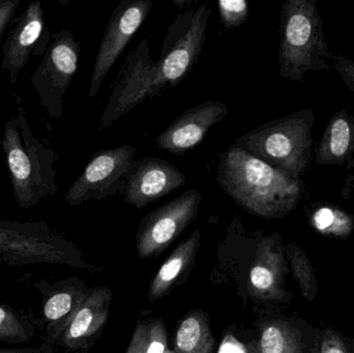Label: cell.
<instances>
[{
  "label": "cell",
  "mask_w": 354,
  "mask_h": 353,
  "mask_svg": "<svg viewBox=\"0 0 354 353\" xmlns=\"http://www.w3.org/2000/svg\"><path fill=\"white\" fill-rule=\"evenodd\" d=\"M136 153V147L132 145L97 151L68 189L64 197L66 204L78 207L88 201L115 196L118 193L124 194V176Z\"/></svg>",
  "instance_id": "obj_8"
},
{
  "label": "cell",
  "mask_w": 354,
  "mask_h": 353,
  "mask_svg": "<svg viewBox=\"0 0 354 353\" xmlns=\"http://www.w3.org/2000/svg\"><path fill=\"white\" fill-rule=\"evenodd\" d=\"M218 10L226 31L241 26L249 18V3L245 0H218Z\"/></svg>",
  "instance_id": "obj_26"
},
{
  "label": "cell",
  "mask_w": 354,
  "mask_h": 353,
  "mask_svg": "<svg viewBox=\"0 0 354 353\" xmlns=\"http://www.w3.org/2000/svg\"><path fill=\"white\" fill-rule=\"evenodd\" d=\"M354 153V120L338 113L328 124L317 151L319 164L341 165Z\"/></svg>",
  "instance_id": "obj_19"
},
{
  "label": "cell",
  "mask_w": 354,
  "mask_h": 353,
  "mask_svg": "<svg viewBox=\"0 0 354 353\" xmlns=\"http://www.w3.org/2000/svg\"><path fill=\"white\" fill-rule=\"evenodd\" d=\"M228 114L227 105L218 101H207L189 108L158 135V147L176 155H185L199 145L210 128Z\"/></svg>",
  "instance_id": "obj_15"
},
{
  "label": "cell",
  "mask_w": 354,
  "mask_h": 353,
  "mask_svg": "<svg viewBox=\"0 0 354 353\" xmlns=\"http://www.w3.org/2000/svg\"><path fill=\"white\" fill-rule=\"evenodd\" d=\"M218 353H248L247 348L234 336L226 335L221 343Z\"/></svg>",
  "instance_id": "obj_30"
},
{
  "label": "cell",
  "mask_w": 354,
  "mask_h": 353,
  "mask_svg": "<svg viewBox=\"0 0 354 353\" xmlns=\"http://www.w3.org/2000/svg\"><path fill=\"white\" fill-rule=\"evenodd\" d=\"M0 263L12 267L49 263L89 271L95 269L74 244L44 221L0 220Z\"/></svg>",
  "instance_id": "obj_5"
},
{
  "label": "cell",
  "mask_w": 354,
  "mask_h": 353,
  "mask_svg": "<svg viewBox=\"0 0 354 353\" xmlns=\"http://www.w3.org/2000/svg\"><path fill=\"white\" fill-rule=\"evenodd\" d=\"M124 180V203L142 209L180 189L187 176L165 160L145 157L133 161Z\"/></svg>",
  "instance_id": "obj_13"
},
{
  "label": "cell",
  "mask_w": 354,
  "mask_h": 353,
  "mask_svg": "<svg viewBox=\"0 0 354 353\" xmlns=\"http://www.w3.org/2000/svg\"><path fill=\"white\" fill-rule=\"evenodd\" d=\"M153 0H122L104 31L91 75L88 97L99 93L108 73L153 10Z\"/></svg>",
  "instance_id": "obj_10"
},
{
  "label": "cell",
  "mask_w": 354,
  "mask_h": 353,
  "mask_svg": "<svg viewBox=\"0 0 354 353\" xmlns=\"http://www.w3.org/2000/svg\"><path fill=\"white\" fill-rule=\"evenodd\" d=\"M284 253L278 234L262 238L256 249V258L249 275L250 294L264 300L284 296Z\"/></svg>",
  "instance_id": "obj_17"
},
{
  "label": "cell",
  "mask_w": 354,
  "mask_h": 353,
  "mask_svg": "<svg viewBox=\"0 0 354 353\" xmlns=\"http://www.w3.org/2000/svg\"><path fill=\"white\" fill-rule=\"evenodd\" d=\"M55 352L56 347L45 342L35 347L0 348V353H54Z\"/></svg>",
  "instance_id": "obj_31"
},
{
  "label": "cell",
  "mask_w": 354,
  "mask_h": 353,
  "mask_svg": "<svg viewBox=\"0 0 354 353\" xmlns=\"http://www.w3.org/2000/svg\"><path fill=\"white\" fill-rule=\"evenodd\" d=\"M68 353H84V352H68Z\"/></svg>",
  "instance_id": "obj_33"
},
{
  "label": "cell",
  "mask_w": 354,
  "mask_h": 353,
  "mask_svg": "<svg viewBox=\"0 0 354 353\" xmlns=\"http://www.w3.org/2000/svg\"><path fill=\"white\" fill-rule=\"evenodd\" d=\"M155 75L156 61L151 59V41L147 37L122 64L100 120L99 131L112 126L145 99H151Z\"/></svg>",
  "instance_id": "obj_9"
},
{
  "label": "cell",
  "mask_w": 354,
  "mask_h": 353,
  "mask_svg": "<svg viewBox=\"0 0 354 353\" xmlns=\"http://www.w3.org/2000/svg\"><path fill=\"white\" fill-rule=\"evenodd\" d=\"M314 120L312 110L295 112L241 135L232 145L299 180L311 158Z\"/></svg>",
  "instance_id": "obj_4"
},
{
  "label": "cell",
  "mask_w": 354,
  "mask_h": 353,
  "mask_svg": "<svg viewBox=\"0 0 354 353\" xmlns=\"http://www.w3.org/2000/svg\"><path fill=\"white\" fill-rule=\"evenodd\" d=\"M280 76L301 81L310 70H328L334 55L311 0H287L281 10Z\"/></svg>",
  "instance_id": "obj_3"
},
{
  "label": "cell",
  "mask_w": 354,
  "mask_h": 353,
  "mask_svg": "<svg viewBox=\"0 0 354 353\" xmlns=\"http://www.w3.org/2000/svg\"><path fill=\"white\" fill-rule=\"evenodd\" d=\"M201 242L200 229H196L185 242H180L158 271L149 288V302L165 296L176 285L177 280L189 269L197 255Z\"/></svg>",
  "instance_id": "obj_18"
},
{
  "label": "cell",
  "mask_w": 354,
  "mask_h": 353,
  "mask_svg": "<svg viewBox=\"0 0 354 353\" xmlns=\"http://www.w3.org/2000/svg\"><path fill=\"white\" fill-rule=\"evenodd\" d=\"M15 95V93H12ZM18 115L4 124L0 141L6 155L15 201L21 209L37 207L57 193V153L37 138L27 120L20 97Z\"/></svg>",
  "instance_id": "obj_2"
},
{
  "label": "cell",
  "mask_w": 354,
  "mask_h": 353,
  "mask_svg": "<svg viewBox=\"0 0 354 353\" xmlns=\"http://www.w3.org/2000/svg\"><path fill=\"white\" fill-rule=\"evenodd\" d=\"M33 287L41 292V325L45 327L44 341L55 347L56 341L74 318L91 289L77 279L64 280L50 284L39 280Z\"/></svg>",
  "instance_id": "obj_14"
},
{
  "label": "cell",
  "mask_w": 354,
  "mask_h": 353,
  "mask_svg": "<svg viewBox=\"0 0 354 353\" xmlns=\"http://www.w3.org/2000/svg\"><path fill=\"white\" fill-rule=\"evenodd\" d=\"M320 353H347L344 344L338 336L328 333L324 337Z\"/></svg>",
  "instance_id": "obj_29"
},
{
  "label": "cell",
  "mask_w": 354,
  "mask_h": 353,
  "mask_svg": "<svg viewBox=\"0 0 354 353\" xmlns=\"http://www.w3.org/2000/svg\"><path fill=\"white\" fill-rule=\"evenodd\" d=\"M112 292L106 287L91 289L68 327L58 338L55 347L68 352H85L107 321Z\"/></svg>",
  "instance_id": "obj_16"
},
{
  "label": "cell",
  "mask_w": 354,
  "mask_h": 353,
  "mask_svg": "<svg viewBox=\"0 0 354 353\" xmlns=\"http://www.w3.org/2000/svg\"><path fill=\"white\" fill-rule=\"evenodd\" d=\"M167 333L160 319H149L138 323L126 353H165Z\"/></svg>",
  "instance_id": "obj_23"
},
{
  "label": "cell",
  "mask_w": 354,
  "mask_h": 353,
  "mask_svg": "<svg viewBox=\"0 0 354 353\" xmlns=\"http://www.w3.org/2000/svg\"><path fill=\"white\" fill-rule=\"evenodd\" d=\"M80 44L70 30L54 33L31 77V85L39 97V105L51 118L59 120L64 112V95L78 70Z\"/></svg>",
  "instance_id": "obj_7"
},
{
  "label": "cell",
  "mask_w": 354,
  "mask_h": 353,
  "mask_svg": "<svg viewBox=\"0 0 354 353\" xmlns=\"http://www.w3.org/2000/svg\"><path fill=\"white\" fill-rule=\"evenodd\" d=\"M218 158V184L248 213L263 219H278L297 207L303 194L301 180L290 178L233 145Z\"/></svg>",
  "instance_id": "obj_1"
},
{
  "label": "cell",
  "mask_w": 354,
  "mask_h": 353,
  "mask_svg": "<svg viewBox=\"0 0 354 353\" xmlns=\"http://www.w3.org/2000/svg\"><path fill=\"white\" fill-rule=\"evenodd\" d=\"M35 319L0 304V342L8 344L28 343L35 338Z\"/></svg>",
  "instance_id": "obj_22"
},
{
  "label": "cell",
  "mask_w": 354,
  "mask_h": 353,
  "mask_svg": "<svg viewBox=\"0 0 354 353\" xmlns=\"http://www.w3.org/2000/svg\"><path fill=\"white\" fill-rule=\"evenodd\" d=\"M210 12L212 8L205 3L177 15L166 32L160 59L156 61L151 99L176 87L193 70L202 53Z\"/></svg>",
  "instance_id": "obj_6"
},
{
  "label": "cell",
  "mask_w": 354,
  "mask_h": 353,
  "mask_svg": "<svg viewBox=\"0 0 354 353\" xmlns=\"http://www.w3.org/2000/svg\"><path fill=\"white\" fill-rule=\"evenodd\" d=\"M2 46L1 68L8 74L10 84H16L21 70L31 56L45 53L50 37L46 28L44 8L39 0L31 2L26 10L14 20Z\"/></svg>",
  "instance_id": "obj_12"
},
{
  "label": "cell",
  "mask_w": 354,
  "mask_h": 353,
  "mask_svg": "<svg viewBox=\"0 0 354 353\" xmlns=\"http://www.w3.org/2000/svg\"><path fill=\"white\" fill-rule=\"evenodd\" d=\"M165 353H176L174 352H172V350H166V352Z\"/></svg>",
  "instance_id": "obj_32"
},
{
  "label": "cell",
  "mask_w": 354,
  "mask_h": 353,
  "mask_svg": "<svg viewBox=\"0 0 354 353\" xmlns=\"http://www.w3.org/2000/svg\"><path fill=\"white\" fill-rule=\"evenodd\" d=\"M20 0H0V41L4 31L12 23Z\"/></svg>",
  "instance_id": "obj_27"
},
{
  "label": "cell",
  "mask_w": 354,
  "mask_h": 353,
  "mask_svg": "<svg viewBox=\"0 0 354 353\" xmlns=\"http://www.w3.org/2000/svg\"><path fill=\"white\" fill-rule=\"evenodd\" d=\"M286 255L290 263L291 271L303 292L304 296L311 300L317 292V282L309 259L295 244L287 246Z\"/></svg>",
  "instance_id": "obj_24"
},
{
  "label": "cell",
  "mask_w": 354,
  "mask_h": 353,
  "mask_svg": "<svg viewBox=\"0 0 354 353\" xmlns=\"http://www.w3.org/2000/svg\"><path fill=\"white\" fill-rule=\"evenodd\" d=\"M201 201L199 191L189 190L147 213L137 233L139 257L147 258L163 252L196 219Z\"/></svg>",
  "instance_id": "obj_11"
},
{
  "label": "cell",
  "mask_w": 354,
  "mask_h": 353,
  "mask_svg": "<svg viewBox=\"0 0 354 353\" xmlns=\"http://www.w3.org/2000/svg\"><path fill=\"white\" fill-rule=\"evenodd\" d=\"M313 225L318 231L335 236H346L353 231V221L347 213L332 207H322L313 216Z\"/></svg>",
  "instance_id": "obj_25"
},
{
  "label": "cell",
  "mask_w": 354,
  "mask_h": 353,
  "mask_svg": "<svg viewBox=\"0 0 354 353\" xmlns=\"http://www.w3.org/2000/svg\"><path fill=\"white\" fill-rule=\"evenodd\" d=\"M334 66L341 73L349 88L354 91V64L344 57L333 58Z\"/></svg>",
  "instance_id": "obj_28"
},
{
  "label": "cell",
  "mask_w": 354,
  "mask_h": 353,
  "mask_svg": "<svg viewBox=\"0 0 354 353\" xmlns=\"http://www.w3.org/2000/svg\"><path fill=\"white\" fill-rule=\"evenodd\" d=\"M301 338L287 323H270L263 327L253 353H301Z\"/></svg>",
  "instance_id": "obj_21"
},
{
  "label": "cell",
  "mask_w": 354,
  "mask_h": 353,
  "mask_svg": "<svg viewBox=\"0 0 354 353\" xmlns=\"http://www.w3.org/2000/svg\"><path fill=\"white\" fill-rule=\"evenodd\" d=\"M176 353H212L214 339L207 321L202 313L185 317L176 334Z\"/></svg>",
  "instance_id": "obj_20"
}]
</instances>
